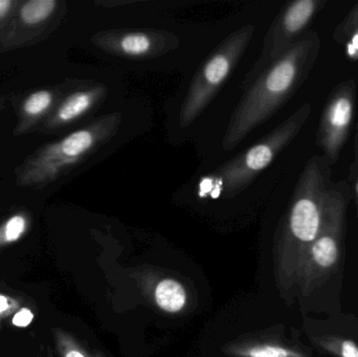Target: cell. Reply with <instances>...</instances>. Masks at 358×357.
I'll return each mask as SVG.
<instances>
[{
    "label": "cell",
    "instance_id": "cell-1",
    "mask_svg": "<svg viewBox=\"0 0 358 357\" xmlns=\"http://www.w3.org/2000/svg\"><path fill=\"white\" fill-rule=\"evenodd\" d=\"M321 50L315 31H305L292 48L267 67L244 92L227 124L222 148L233 150L259 126L268 121L308 78Z\"/></svg>",
    "mask_w": 358,
    "mask_h": 357
},
{
    "label": "cell",
    "instance_id": "cell-2",
    "mask_svg": "<svg viewBox=\"0 0 358 357\" xmlns=\"http://www.w3.org/2000/svg\"><path fill=\"white\" fill-rule=\"evenodd\" d=\"M330 187L329 165L325 159H309L299 177L275 242V281L284 297L296 289L301 261L323 228Z\"/></svg>",
    "mask_w": 358,
    "mask_h": 357
},
{
    "label": "cell",
    "instance_id": "cell-3",
    "mask_svg": "<svg viewBox=\"0 0 358 357\" xmlns=\"http://www.w3.org/2000/svg\"><path fill=\"white\" fill-rule=\"evenodd\" d=\"M122 122L123 115L119 111L107 113L40 147L15 169V182L21 188H43L65 177L108 144L117 136Z\"/></svg>",
    "mask_w": 358,
    "mask_h": 357
},
{
    "label": "cell",
    "instance_id": "cell-4",
    "mask_svg": "<svg viewBox=\"0 0 358 357\" xmlns=\"http://www.w3.org/2000/svg\"><path fill=\"white\" fill-rule=\"evenodd\" d=\"M311 110V105L305 103L248 150L206 175V182L214 184V192L220 198L231 199L250 187L298 136Z\"/></svg>",
    "mask_w": 358,
    "mask_h": 357
},
{
    "label": "cell",
    "instance_id": "cell-5",
    "mask_svg": "<svg viewBox=\"0 0 358 357\" xmlns=\"http://www.w3.org/2000/svg\"><path fill=\"white\" fill-rule=\"evenodd\" d=\"M349 195L346 184L330 187L323 228L305 253L296 275L294 291L303 297L311 295L338 266L344 243Z\"/></svg>",
    "mask_w": 358,
    "mask_h": 357
},
{
    "label": "cell",
    "instance_id": "cell-6",
    "mask_svg": "<svg viewBox=\"0 0 358 357\" xmlns=\"http://www.w3.org/2000/svg\"><path fill=\"white\" fill-rule=\"evenodd\" d=\"M255 29L252 24L236 29L202 63L183 99L179 112L180 127H189L216 98L250 45Z\"/></svg>",
    "mask_w": 358,
    "mask_h": 357
},
{
    "label": "cell",
    "instance_id": "cell-7",
    "mask_svg": "<svg viewBox=\"0 0 358 357\" xmlns=\"http://www.w3.org/2000/svg\"><path fill=\"white\" fill-rule=\"evenodd\" d=\"M325 4V0H296L286 4L267 31L258 59L242 80L241 90L245 92L267 67L292 48Z\"/></svg>",
    "mask_w": 358,
    "mask_h": 357
},
{
    "label": "cell",
    "instance_id": "cell-8",
    "mask_svg": "<svg viewBox=\"0 0 358 357\" xmlns=\"http://www.w3.org/2000/svg\"><path fill=\"white\" fill-rule=\"evenodd\" d=\"M67 12L64 0H21L0 40L2 52L43 42L62 24Z\"/></svg>",
    "mask_w": 358,
    "mask_h": 357
},
{
    "label": "cell",
    "instance_id": "cell-9",
    "mask_svg": "<svg viewBox=\"0 0 358 357\" xmlns=\"http://www.w3.org/2000/svg\"><path fill=\"white\" fill-rule=\"evenodd\" d=\"M92 43L111 56L145 61L165 56L178 50L180 39L176 34L165 29H106L94 34Z\"/></svg>",
    "mask_w": 358,
    "mask_h": 357
},
{
    "label": "cell",
    "instance_id": "cell-10",
    "mask_svg": "<svg viewBox=\"0 0 358 357\" xmlns=\"http://www.w3.org/2000/svg\"><path fill=\"white\" fill-rule=\"evenodd\" d=\"M355 99L357 84L355 80H346L334 88L322 113L317 145L329 166L336 163L346 144L352 124Z\"/></svg>",
    "mask_w": 358,
    "mask_h": 357
},
{
    "label": "cell",
    "instance_id": "cell-11",
    "mask_svg": "<svg viewBox=\"0 0 358 357\" xmlns=\"http://www.w3.org/2000/svg\"><path fill=\"white\" fill-rule=\"evenodd\" d=\"M108 92V87L101 82L73 80L71 87L36 132L56 133L76 125L94 113L105 102Z\"/></svg>",
    "mask_w": 358,
    "mask_h": 357
},
{
    "label": "cell",
    "instance_id": "cell-12",
    "mask_svg": "<svg viewBox=\"0 0 358 357\" xmlns=\"http://www.w3.org/2000/svg\"><path fill=\"white\" fill-rule=\"evenodd\" d=\"M71 82L73 80H67L59 85L39 88L25 94L17 109L14 136H23L36 131L71 87Z\"/></svg>",
    "mask_w": 358,
    "mask_h": 357
},
{
    "label": "cell",
    "instance_id": "cell-13",
    "mask_svg": "<svg viewBox=\"0 0 358 357\" xmlns=\"http://www.w3.org/2000/svg\"><path fill=\"white\" fill-rule=\"evenodd\" d=\"M221 351L229 357H311L304 347L263 333L238 337L224 344Z\"/></svg>",
    "mask_w": 358,
    "mask_h": 357
},
{
    "label": "cell",
    "instance_id": "cell-14",
    "mask_svg": "<svg viewBox=\"0 0 358 357\" xmlns=\"http://www.w3.org/2000/svg\"><path fill=\"white\" fill-rule=\"evenodd\" d=\"M143 289L153 305L165 314H182L189 305L187 287L173 277H147L143 279Z\"/></svg>",
    "mask_w": 358,
    "mask_h": 357
},
{
    "label": "cell",
    "instance_id": "cell-15",
    "mask_svg": "<svg viewBox=\"0 0 358 357\" xmlns=\"http://www.w3.org/2000/svg\"><path fill=\"white\" fill-rule=\"evenodd\" d=\"M55 346L60 357H106L101 351L88 349L69 331L55 327L52 329Z\"/></svg>",
    "mask_w": 358,
    "mask_h": 357
},
{
    "label": "cell",
    "instance_id": "cell-16",
    "mask_svg": "<svg viewBox=\"0 0 358 357\" xmlns=\"http://www.w3.org/2000/svg\"><path fill=\"white\" fill-rule=\"evenodd\" d=\"M31 224V215L23 210L8 216L0 224V249L20 240L27 234Z\"/></svg>",
    "mask_w": 358,
    "mask_h": 357
},
{
    "label": "cell",
    "instance_id": "cell-17",
    "mask_svg": "<svg viewBox=\"0 0 358 357\" xmlns=\"http://www.w3.org/2000/svg\"><path fill=\"white\" fill-rule=\"evenodd\" d=\"M311 342L320 349L336 357H358V345L351 340L322 335L311 337Z\"/></svg>",
    "mask_w": 358,
    "mask_h": 357
},
{
    "label": "cell",
    "instance_id": "cell-18",
    "mask_svg": "<svg viewBox=\"0 0 358 357\" xmlns=\"http://www.w3.org/2000/svg\"><path fill=\"white\" fill-rule=\"evenodd\" d=\"M357 31H358V2L348 13L346 18L336 27L334 37L336 41L344 42L350 39L351 36Z\"/></svg>",
    "mask_w": 358,
    "mask_h": 357
},
{
    "label": "cell",
    "instance_id": "cell-19",
    "mask_svg": "<svg viewBox=\"0 0 358 357\" xmlns=\"http://www.w3.org/2000/svg\"><path fill=\"white\" fill-rule=\"evenodd\" d=\"M21 0H0V40ZM2 54L0 45V54Z\"/></svg>",
    "mask_w": 358,
    "mask_h": 357
},
{
    "label": "cell",
    "instance_id": "cell-20",
    "mask_svg": "<svg viewBox=\"0 0 358 357\" xmlns=\"http://www.w3.org/2000/svg\"><path fill=\"white\" fill-rule=\"evenodd\" d=\"M20 308L18 300L0 293V329H1V323L10 316L13 318Z\"/></svg>",
    "mask_w": 358,
    "mask_h": 357
},
{
    "label": "cell",
    "instance_id": "cell-21",
    "mask_svg": "<svg viewBox=\"0 0 358 357\" xmlns=\"http://www.w3.org/2000/svg\"><path fill=\"white\" fill-rule=\"evenodd\" d=\"M351 180H352L353 189L357 196V214H358V122L355 136V161L351 165Z\"/></svg>",
    "mask_w": 358,
    "mask_h": 357
},
{
    "label": "cell",
    "instance_id": "cell-22",
    "mask_svg": "<svg viewBox=\"0 0 358 357\" xmlns=\"http://www.w3.org/2000/svg\"><path fill=\"white\" fill-rule=\"evenodd\" d=\"M34 314L29 308H20L12 318L13 325L17 327H27L33 321Z\"/></svg>",
    "mask_w": 358,
    "mask_h": 357
},
{
    "label": "cell",
    "instance_id": "cell-23",
    "mask_svg": "<svg viewBox=\"0 0 358 357\" xmlns=\"http://www.w3.org/2000/svg\"><path fill=\"white\" fill-rule=\"evenodd\" d=\"M349 43V54L351 58L358 59V31L351 36Z\"/></svg>",
    "mask_w": 358,
    "mask_h": 357
},
{
    "label": "cell",
    "instance_id": "cell-24",
    "mask_svg": "<svg viewBox=\"0 0 358 357\" xmlns=\"http://www.w3.org/2000/svg\"><path fill=\"white\" fill-rule=\"evenodd\" d=\"M8 96H0V113L2 112L4 108H6V104L8 102Z\"/></svg>",
    "mask_w": 358,
    "mask_h": 357
},
{
    "label": "cell",
    "instance_id": "cell-25",
    "mask_svg": "<svg viewBox=\"0 0 358 357\" xmlns=\"http://www.w3.org/2000/svg\"><path fill=\"white\" fill-rule=\"evenodd\" d=\"M52 352L50 351H48V356H38V357H52Z\"/></svg>",
    "mask_w": 358,
    "mask_h": 357
}]
</instances>
